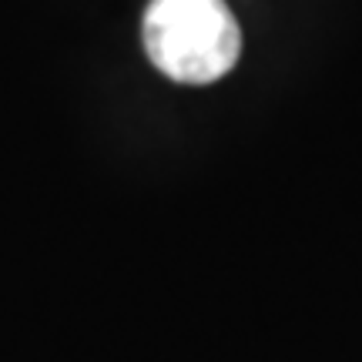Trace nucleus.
Wrapping results in <instances>:
<instances>
[{
  "mask_svg": "<svg viewBox=\"0 0 362 362\" xmlns=\"http://www.w3.org/2000/svg\"><path fill=\"white\" fill-rule=\"evenodd\" d=\"M141 37L151 64L178 84L225 78L242 54V30L225 0H151Z\"/></svg>",
  "mask_w": 362,
  "mask_h": 362,
  "instance_id": "nucleus-1",
  "label": "nucleus"
}]
</instances>
